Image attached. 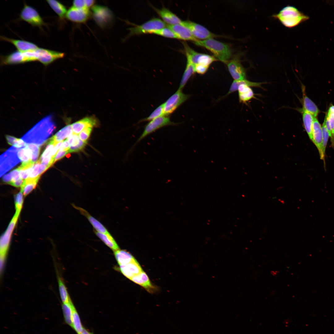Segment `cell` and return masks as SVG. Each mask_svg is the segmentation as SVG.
<instances>
[{
	"instance_id": "6da1fadb",
	"label": "cell",
	"mask_w": 334,
	"mask_h": 334,
	"mask_svg": "<svg viewBox=\"0 0 334 334\" xmlns=\"http://www.w3.org/2000/svg\"><path fill=\"white\" fill-rule=\"evenodd\" d=\"M55 128L52 117H47L28 131L22 139L26 143H33L40 146L51 135Z\"/></svg>"
},
{
	"instance_id": "7a4b0ae2",
	"label": "cell",
	"mask_w": 334,
	"mask_h": 334,
	"mask_svg": "<svg viewBox=\"0 0 334 334\" xmlns=\"http://www.w3.org/2000/svg\"><path fill=\"white\" fill-rule=\"evenodd\" d=\"M193 43L210 51L218 60L226 64L232 58V51L229 45L213 38L203 40H197Z\"/></svg>"
},
{
	"instance_id": "3957f363",
	"label": "cell",
	"mask_w": 334,
	"mask_h": 334,
	"mask_svg": "<svg viewBox=\"0 0 334 334\" xmlns=\"http://www.w3.org/2000/svg\"><path fill=\"white\" fill-rule=\"evenodd\" d=\"M272 17L288 28L295 27L309 18L308 16L304 14L296 8L291 6L284 7L278 13L273 15Z\"/></svg>"
},
{
	"instance_id": "277c9868",
	"label": "cell",
	"mask_w": 334,
	"mask_h": 334,
	"mask_svg": "<svg viewBox=\"0 0 334 334\" xmlns=\"http://www.w3.org/2000/svg\"><path fill=\"white\" fill-rule=\"evenodd\" d=\"M20 212L16 211L6 231L2 236L0 242V275L2 274L9 248L12 232L16 224Z\"/></svg>"
},
{
	"instance_id": "5b68a950",
	"label": "cell",
	"mask_w": 334,
	"mask_h": 334,
	"mask_svg": "<svg viewBox=\"0 0 334 334\" xmlns=\"http://www.w3.org/2000/svg\"><path fill=\"white\" fill-rule=\"evenodd\" d=\"M264 83L250 81L246 79L239 81L234 80L231 86L234 90H238L240 102L246 104L255 98V94L250 87L262 88L261 85Z\"/></svg>"
},
{
	"instance_id": "8992f818",
	"label": "cell",
	"mask_w": 334,
	"mask_h": 334,
	"mask_svg": "<svg viewBox=\"0 0 334 334\" xmlns=\"http://www.w3.org/2000/svg\"><path fill=\"white\" fill-rule=\"evenodd\" d=\"M133 25V27L128 28L129 33L126 39L135 35L152 34L154 31L167 26L163 20L157 18H153L140 25Z\"/></svg>"
},
{
	"instance_id": "52a82bcc",
	"label": "cell",
	"mask_w": 334,
	"mask_h": 334,
	"mask_svg": "<svg viewBox=\"0 0 334 334\" xmlns=\"http://www.w3.org/2000/svg\"><path fill=\"white\" fill-rule=\"evenodd\" d=\"M178 123L172 122L168 116L163 115L150 121L145 125L141 135L135 144V146L143 139L157 130L168 126H175Z\"/></svg>"
},
{
	"instance_id": "ba28073f",
	"label": "cell",
	"mask_w": 334,
	"mask_h": 334,
	"mask_svg": "<svg viewBox=\"0 0 334 334\" xmlns=\"http://www.w3.org/2000/svg\"><path fill=\"white\" fill-rule=\"evenodd\" d=\"M19 148L12 146L1 155L0 177L21 161L17 155Z\"/></svg>"
},
{
	"instance_id": "9c48e42d",
	"label": "cell",
	"mask_w": 334,
	"mask_h": 334,
	"mask_svg": "<svg viewBox=\"0 0 334 334\" xmlns=\"http://www.w3.org/2000/svg\"><path fill=\"white\" fill-rule=\"evenodd\" d=\"M190 97L185 94L182 90H178L163 103L164 115L168 116L172 113L179 107Z\"/></svg>"
},
{
	"instance_id": "30bf717a",
	"label": "cell",
	"mask_w": 334,
	"mask_h": 334,
	"mask_svg": "<svg viewBox=\"0 0 334 334\" xmlns=\"http://www.w3.org/2000/svg\"><path fill=\"white\" fill-rule=\"evenodd\" d=\"M92 10L94 19L99 26L105 28L111 24L113 20V16L108 8L96 5L92 7Z\"/></svg>"
},
{
	"instance_id": "8fae6325",
	"label": "cell",
	"mask_w": 334,
	"mask_h": 334,
	"mask_svg": "<svg viewBox=\"0 0 334 334\" xmlns=\"http://www.w3.org/2000/svg\"><path fill=\"white\" fill-rule=\"evenodd\" d=\"M20 19L25 21L33 26L41 28L45 23L37 10L33 7L24 3L21 11Z\"/></svg>"
},
{
	"instance_id": "7c38bea8",
	"label": "cell",
	"mask_w": 334,
	"mask_h": 334,
	"mask_svg": "<svg viewBox=\"0 0 334 334\" xmlns=\"http://www.w3.org/2000/svg\"><path fill=\"white\" fill-rule=\"evenodd\" d=\"M181 24L187 28L197 40H203L218 36L203 26L191 21H182Z\"/></svg>"
},
{
	"instance_id": "4fadbf2b",
	"label": "cell",
	"mask_w": 334,
	"mask_h": 334,
	"mask_svg": "<svg viewBox=\"0 0 334 334\" xmlns=\"http://www.w3.org/2000/svg\"><path fill=\"white\" fill-rule=\"evenodd\" d=\"M186 57L194 66H200L209 68L212 63L218 60L213 56L199 53L192 49L188 51Z\"/></svg>"
},
{
	"instance_id": "5bb4252c",
	"label": "cell",
	"mask_w": 334,
	"mask_h": 334,
	"mask_svg": "<svg viewBox=\"0 0 334 334\" xmlns=\"http://www.w3.org/2000/svg\"><path fill=\"white\" fill-rule=\"evenodd\" d=\"M229 71L235 80L246 79V72L238 57L231 58L226 63Z\"/></svg>"
},
{
	"instance_id": "9a60e30c",
	"label": "cell",
	"mask_w": 334,
	"mask_h": 334,
	"mask_svg": "<svg viewBox=\"0 0 334 334\" xmlns=\"http://www.w3.org/2000/svg\"><path fill=\"white\" fill-rule=\"evenodd\" d=\"M36 50L38 54L37 61L46 66L62 58L65 55L63 53L42 48H38Z\"/></svg>"
},
{
	"instance_id": "2e32d148",
	"label": "cell",
	"mask_w": 334,
	"mask_h": 334,
	"mask_svg": "<svg viewBox=\"0 0 334 334\" xmlns=\"http://www.w3.org/2000/svg\"><path fill=\"white\" fill-rule=\"evenodd\" d=\"M313 142L317 148L320 158L324 161L325 154L323 149V133L322 126L316 117H314L312 127Z\"/></svg>"
},
{
	"instance_id": "e0dca14e",
	"label": "cell",
	"mask_w": 334,
	"mask_h": 334,
	"mask_svg": "<svg viewBox=\"0 0 334 334\" xmlns=\"http://www.w3.org/2000/svg\"><path fill=\"white\" fill-rule=\"evenodd\" d=\"M91 13L88 9H79L72 6L67 11L66 17L72 22L82 23L90 17Z\"/></svg>"
},
{
	"instance_id": "ac0fdd59",
	"label": "cell",
	"mask_w": 334,
	"mask_h": 334,
	"mask_svg": "<svg viewBox=\"0 0 334 334\" xmlns=\"http://www.w3.org/2000/svg\"><path fill=\"white\" fill-rule=\"evenodd\" d=\"M152 8L162 19L163 21L168 25L181 24L182 21L175 14L166 8L163 7L158 9L151 5Z\"/></svg>"
},
{
	"instance_id": "d6986e66",
	"label": "cell",
	"mask_w": 334,
	"mask_h": 334,
	"mask_svg": "<svg viewBox=\"0 0 334 334\" xmlns=\"http://www.w3.org/2000/svg\"><path fill=\"white\" fill-rule=\"evenodd\" d=\"M0 39L12 44L16 47L18 51L22 52L35 50L38 48L35 44L24 40L14 39L3 36H0Z\"/></svg>"
},
{
	"instance_id": "ffe728a7",
	"label": "cell",
	"mask_w": 334,
	"mask_h": 334,
	"mask_svg": "<svg viewBox=\"0 0 334 334\" xmlns=\"http://www.w3.org/2000/svg\"><path fill=\"white\" fill-rule=\"evenodd\" d=\"M168 26L173 32L177 39L193 42L197 40L193 36L189 29L182 24L168 25Z\"/></svg>"
},
{
	"instance_id": "44dd1931",
	"label": "cell",
	"mask_w": 334,
	"mask_h": 334,
	"mask_svg": "<svg viewBox=\"0 0 334 334\" xmlns=\"http://www.w3.org/2000/svg\"><path fill=\"white\" fill-rule=\"evenodd\" d=\"M97 124L98 121L94 117H87L73 123L71 126L73 133L77 135L86 128H92Z\"/></svg>"
},
{
	"instance_id": "7402d4cb",
	"label": "cell",
	"mask_w": 334,
	"mask_h": 334,
	"mask_svg": "<svg viewBox=\"0 0 334 334\" xmlns=\"http://www.w3.org/2000/svg\"><path fill=\"white\" fill-rule=\"evenodd\" d=\"M120 270L125 276L130 280L143 271L136 259L127 264L120 266Z\"/></svg>"
},
{
	"instance_id": "603a6c76",
	"label": "cell",
	"mask_w": 334,
	"mask_h": 334,
	"mask_svg": "<svg viewBox=\"0 0 334 334\" xmlns=\"http://www.w3.org/2000/svg\"><path fill=\"white\" fill-rule=\"evenodd\" d=\"M130 280L143 287L149 293H153L156 290V287L151 283L148 276L143 271L132 278Z\"/></svg>"
},
{
	"instance_id": "cb8c5ba5",
	"label": "cell",
	"mask_w": 334,
	"mask_h": 334,
	"mask_svg": "<svg viewBox=\"0 0 334 334\" xmlns=\"http://www.w3.org/2000/svg\"><path fill=\"white\" fill-rule=\"evenodd\" d=\"M1 62L4 64H15L26 62L24 52L16 51L9 54L1 56Z\"/></svg>"
},
{
	"instance_id": "d4e9b609",
	"label": "cell",
	"mask_w": 334,
	"mask_h": 334,
	"mask_svg": "<svg viewBox=\"0 0 334 334\" xmlns=\"http://www.w3.org/2000/svg\"><path fill=\"white\" fill-rule=\"evenodd\" d=\"M302 109L310 113L314 117H316L319 113V110L315 104L306 95L304 86L302 85Z\"/></svg>"
},
{
	"instance_id": "484cf974",
	"label": "cell",
	"mask_w": 334,
	"mask_h": 334,
	"mask_svg": "<svg viewBox=\"0 0 334 334\" xmlns=\"http://www.w3.org/2000/svg\"><path fill=\"white\" fill-rule=\"evenodd\" d=\"M73 206L87 218L96 231L104 233H109L105 227L100 222L92 216L85 210L75 205H73Z\"/></svg>"
},
{
	"instance_id": "4316f807",
	"label": "cell",
	"mask_w": 334,
	"mask_h": 334,
	"mask_svg": "<svg viewBox=\"0 0 334 334\" xmlns=\"http://www.w3.org/2000/svg\"><path fill=\"white\" fill-rule=\"evenodd\" d=\"M302 115V118L305 129L310 138L313 142L312 127L314 117L310 113L302 109L300 111Z\"/></svg>"
},
{
	"instance_id": "83f0119b",
	"label": "cell",
	"mask_w": 334,
	"mask_h": 334,
	"mask_svg": "<svg viewBox=\"0 0 334 334\" xmlns=\"http://www.w3.org/2000/svg\"><path fill=\"white\" fill-rule=\"evenodd\" d=\"M114 254L119 266L127 264L136 260L130 253L124 250L119 249L114 251Z\"/></svg>"
},
{
	"instance_id": "f1b7e54d",
	"label": "cell",
	"mask_w": 334,
	"mask_h": 334,
	"mask_svg": "<svg viewBox=\"0 0 334 334\" xmlns=\"http://www.w3.org/2000/svg\"><path fill=\"white\" fill-rule=\"evenodd\" d=\"M46 1L51 8L58 15L60 19L63 20L67 12L65 6L57 0H48Z\"/></svg>"
},
{
	"instance_id": "f546056e",
	"label": "cell",
	"mask_w": 334,
	"mask_h": 334,
	"mask_svg": "<svg viewBox=\"0 0 334 334\" xmlns=\"http://www.w3.org/2000/svg\"><path fill=\"white\" fill-rule=\"evenodd\" d=\"M49 168L48 166L42 164L39 160L34 163L33 166L30 169L28 178L30 179L40 178L41 175Z\"/></svg>"
},
{
	"instance_id": "4dcf8cb0",
	"label": "cell",
	"mask_w": 334,
	"mask_h": 334,
	"mask_svg": "<svg viewBox=\"0 0 334 334\" xmlns=\"http://www.w3.org/2000/svg\"><path fill=\"white\" fill-rule=\"evenodd\" d=\"M97 236L104 243L114 251L120 249L116 242L109 233H101L95 231Z\"/></svg>"
},
{
	"instance_id": "1f68e13d",
	"label": "cell",
	"mask_w": 334,
	"mask_h": 334,
	"mask_svg": "<svg viewBox=\"0 0 334 334\" xmlns=\"http://www.w3.org/2000/svg\"><path fill=\"white\" fill-rule=\"evenodd\" d=\"M195 73L194 65L190 62L187 60L186 68L182 78L178 89L182 90L191 77Z\"/></svg>"
},
{
	"instance_id": "d6a6232c",
	"label": "cell",
	"mask_w": 334,
	"mask_h": 334,
	"mask_svg": "<svg viewBox=\"0 0 334 334\" xmlns=\"http://www.w3.org/2000/svg\"><path fill=\"white\" fill-rule=\"evenodd\" d=\"M58 289L61 301L62 303L69 302L71 299L68 293L67 288L63 280L56 271Z\"/></svg>"
},
{
	"instance_id": "836d02e7",
	"label": "cell",
	"mask_w": 334,
	"mask_h": 334,
	"mask_svg": "<svg viewBox=\"0 0 334 334\" xmlns=\"http://www.w3.org/2000/svg\"><path fill=\"white\" fill-rule=\"evenodd\" d=\"M73 133L71 125H68L58 132L53 137L56 144L67 138Z\"/></svg>"
},
{
	"instance_id": "e575fe53",
	"label": "cell",
	"mask_w": 334,
	"mask_h": 334,
	"mask_svg": "<svg viewBox=\"0 0 334 334\" xmlns=\"http://www.w3.org/2000/svg\"><path fill=\"white\" fill-rule=\"evenodd\" d=\"M74 306L71 300L69 302L62 303V308L65 321L73 328L72 315Z\"/></svg>"
},
{
	"instance_id": "d590c367",
	"label": "cell",
	"mask_w": 334,
	"mask_h": 334,
	"mask_svg": "<svg viewBox=\"0 0 334 334\" xmlns=\"http://www.w3.org/2000/svg\"><path fill=\"white\" fill-rule=\"evenodd\" d=\"M39 178H27L24 180L21 186L20 191L23 195L26 196L30 193L36 187Z\"/></svg>"
},
{
	"instance_id": "8d00e7d4",
	"label": "cell",
	"mask_w": 334,
	"mask_h": 334,
	"mask_svg": "<svg viewBox=\"0 0 334 334\" xmlns=\"http://www.w3.org/2000/svg\"><path fill=\"white\" fill-rule=\"evenodd\" d=\"M331 128L332 135L331 138L332 146L334 148V105H331L325 117Z\"/></svg>"
},
{
	"instance_id": "74e56055",
	"label": "cell",
	"mask_w": 334,
	"mask_h": 334,
	"mask_svg": "<svg viewBox=\"0 0 334 334\" xmlns=\"http://www.w3.org/2000/svg\"><path fill=\"white\" fill-rule=\"evenodd\" d=\"M163 115H164V113L163 103L158 106L148 117L140 120L138 123L149 122Z\"/></svg>"
},
{
	"instance_id": "f35d334b",
	"label": "cell",
	"mask_w": 334,
	"mask_h": 334,
	"mask_svg": "<svg viewBox=\"0 0 334 334\" xmlns=\"http://www.w3.org/2000/svg\"><path fill=\"white\" fill-rule=\"evenodd\" d=\"M17 155L22 163H27L31 161V152L27 146L19 149L17 152Z\"/></svg>"
},
{
	"instance_id": "ab89813d",
	"label": "cell",
	"mask_w": 334,
	"mask_h": 334,
	"mask_svg": "<svg viewBox=\"0 0 334 334\" xmlns=\"http://www.w3.org/2000/svg\"><path fill=\"white\" fill-rule=\"evenodd\" d=\"M72 322L73 328L78 334H81L83 328L81 325L78 314L74 306L73 308Z\"/></svg>"
},
{
	"instance_id": "60d3db41",
	"label": "cell",
	"mask_w": 334,
	"mask_h": 334,
	"mask_svg": "<svg viewBox=\"0 0 334 334\" xmlns=\"http://www.w3.org/2000/svg\"><path fill=\"white\" fill-rule=\"evenodd\" d=\"M152 34L165 37L177 39V37L173 32L168 27V25L161 29L154 31Z\"/></svg>"
},
{
	"instance_id": "b9f144b4",
	"label": "cell",
	"mask_w": 334,
	"mask_h": 334,
	"mask_svg": "<svg viewBox=\"0 0 334 334\" xmlns=\"http://www.w3.org/2000/svg\"><path fill=\"white\" fill-rule=\"evenodd\" d=\"M27 146L30 150L31 153V161L34 162L37 160L39 154L40 146L36 144L30 143H27Z\"/></svg>"
},
{
	"instance_id": "7bdbcfd3",
	"label": "cell",
	"mask_w": 334,
	"mask_h": 334,
	"mask_svg": "<svg viewBox=\"0 0 334 334\" xmlns=\"http://www.w3.org/2000/svg\"><path fill=\"white\" fill-rule=\"evenodd\" d=\"M322 127L323 133V152L325 155V150L329 136L326 126L325 120Z\"/></svg>"
},
{
	"instance_id": "ee69618b",
	"label": "cell",
	"mask_w": 334,
	"mask_h": 334,
	"mask_svg": "<svg viewBox=\"0 0 334 334\" xmlns=\"http://www.w3.org/2000/svg\"><path fill=\"white\" fill-rule=\"evenodd\" d=\"M23 194L20 191L16 195L15 206L16 211H21L23 202Z\"/></svg>"
},
{
	"instance_id": "f6af8a7d",
	"label": "cell",
	"mask_w": 334,
	"mask_h": 334,
	"mask_svg": "<svg viewBox=\"0 0 334 334\" xmlns=\"http://www.w3.org/2000/svg\"><path fill=\"white\" fill-rule=\"evenodd\" d=\"M86 144V142L83 141L80 139L77 144L75 146L70 147L68 152L69 153H71L79 152L84 148Z\"/></svg>"
},
{
	"instance_id": "bcb514c9",
	"label": "cell",
	"mask_w": 334,
	"mask_h": 334,
	"mask_svg": "<svg viewBox=\"0 0 334 334\" xmlns=\"http://www.w3.org/2000/svg\"><path fill=\"white\" fill-rule=\"evenodd\" d=\"M92 128L88 127L82 131L79 134V138L83 141L86 142L90 135Z\"/></svg>"
},
{
	"instance_id": "7dc6e473",
	"label": "cell",
	"mask_w": 334,
	"mask_h": 334,
	"mask_svg": "<svg viewBox=\"0 0 334 334\" xmlns=\"http://www.w3.org/2000/svg\"><path fill=\"white\" fill-rule=\"evenodd\" d=\"M73 4V6L76 8L88 9L86 7L85 0H74Z\"/></svg>"
},
{
	"instance_id": "c3c4849f",
	"label": "cell",
	"mask_w": 334,
	"mask_h": 334,
	"mask_svg": "<svg viewBox=\"0 0 334 334\" xmlns=\"http://www.w3.org/2000/svg\"><path fill=\"white\" fill-rule=\"evenodd\" d=\"M12 176V180L9 184L12 182L16 181L20 178L18 168L15 169L11 172Z\"/></svg>"
},
{
	"instance_id": "681fc988",
	"label": "cell",
	"mask_w": 334,
	"mask_h": 334,
	"mask_svg": "<svg viewBox=\"0 0 334 334\" xmlns=\"http://www.w3.org/2000/svg\"><path fill=\"white\" fill-rule=\"evenodd\" d=\"M68 153V151H58L54 157V164L57 161L63 158Z\"/></svg>"
},
{
	"instance_id": "f907efd6",
	"label": "cell",
	"mask_w": 334,
	"mask_h": 334,
	"mask_svg": "<svg viewBox=\"0 0 334 334\" xmlns=\"http://www.w3.org/2000/svg\"><path fill=\"white\" fill-rule=\"evenodd\" d=\"M26 143L22 139H17L13 145V146L18 148H21L25 147L27 145Z\"/></svg>"
},
{
	"instance_id": "816d5d0a",
	"label": "cell",
	"mask_w": 334,
	"mask_h": 334,
	"mask_svg": "<svg viewBox=\"0 0 334 334\" xmlns=\"http://www.w3.org/2000/svg\"><path fill=\"white\" fill-rule=\"evenodd\" d=\"M63 142V141L60 142L54 146V148L53 149L51 152V156L54 159L56 154H57L58 151L59 149V148H60Z\"/></svg>"
},
{
	"instance_id": "f5cc1de1",
	"label": "cell",
	"mask_w": 334,
	"mask_h": 334,
	"mask_svg": "<svg viewBox=\"0 0 334 334\" xmlns=\"http://www.w3.org/2000/svg\"><path fill=\"white\" fill-rule=\"evenodd\" d=\"M70 147L69 144L67 139H66L63 142L59 151H68Z\"/></svg>"
},
{
	"instance_id": "db71d44e",
	"label": "cell",
	"mask_w": 334,
	"mask_h": 334,
	"mask_svg": "<svg viewBox=\"0 0 334 334\" xmlns=\"http://www.w3.org/2000/svg\"><path fill=\"white\" fill-rule=\"evenodd\" d=\"M6 138L8 143L11 145H13L17 139L14 137L9 135H6Z\"/></svg>"
},
{
	"instance_id": "11a10c76",
	"label": "cell",
	"mask_w": 334,
	"mask_h": 334,
	"mask_svg": "<svg viewBox=\"0 0 334 334\" xmlns=\"http://www.w3.org/2000/svg\"><path fill=\"white\" fill-rule=\"evenodd\" d=\"M2 179L3 182L9 184L11 182L12 179L11 172L4 175L2 177Z\"/></svg>"
},
{
	"instance_id": "9f6ffc18",
	"label": "cell",
	"mask_w": 334,
	"mask_h": 334,
	"mask_svg": "<svg viewBox=\"0 0 334 334\" xmlns=\"http://www.w3.org/2000/svg\"><path fill=\"white\" fill-rule=\"evenodd\" d=\"M24 181V180L20 178L18 180L11 183L9 184L16 187H19L21 186Z\"/></svg>"
},
{
	"instance_id": "6f0895ef",
	"label": "cell",
	"mask_w": 334,
	"mask_h": 334,
	"mask_svg": "<svg viewBox=\"0 0 334 334\" xmlns=\"http://www.w3.org/2000/svg\"><path fill=\"white\" fill-rule=\"evenodd\" d=\"M86 7L88 9L91 7L95 3V1L93 0H85Z\"/></svg>"
},
{
	"instance_id": "680465c9",
	"label": "cell",
	"mask_w": 334,
	"mask_h": 334,
	"mask_svg": "<svg viewBox=\"0 0 334 334\" xmlns=\"http://www.w3.org/2000/svg\"><path fill=\"white\" fill-rule=\"evenodd\" d=\"M81 334H92V333H91L87 330H86L85 328H83V330L81 333Z\"/></svg>"
},
{
	"instance_id": "91938a15",
	"label": "cell",
	"mask_w": 334,
	"mask_h": 334,
	"mask_svg": "<svg viewBox=\"0 0 334 334\" xmlns=\"http://www.w3.org/2000/svg\"><path fill=\"white\" fill-rule=\"evenodd\" d=\"M278 272L277 271H272L271 273L272 275L275 276Z\"/></svg>"
}]
</instances>
